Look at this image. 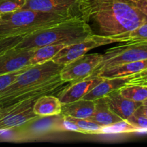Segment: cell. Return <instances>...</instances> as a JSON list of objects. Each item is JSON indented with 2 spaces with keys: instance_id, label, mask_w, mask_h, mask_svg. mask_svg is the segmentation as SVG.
<instances>
[{
  "instance_id": "cell-1",
  "label": "cell",
  "mask_w": 147,
  "mask_h": 147,
  "mask_svg": "<svg viewBox=\"0 0 147 147\" xmlns=\"http://www.w3.org/2000/svg\"><path fill=\"white\" fill-rule=\"evenodd\" d=\"M90 20L99 34L113 37L135 30L147 21V15L132 0H89Z\"/></svg>"
},
{
  "instance_id": "cell-2",
  "label": "cell",
  "mask_w": 147,
  "mask_h": 147,
  "mask_svg": "<svg viewBox=\"0 0 147 147\" xmlns=\"http://www.w3.org/2000/svg\"><path fill=\"white\" fill-rule=\"evenodd\" d=\"M92 34L89 22L80 20H70L24 36L15 47L33 49L48 45H69L82 41Z\"/></svg>"
},
{
  "instance_id": "cell-3",
  "label": "cell",
  "mask_w": 147,
  "mask_h": 147,
  "mask_svg": "<svg viewBox=\"0 0 147 147\" xmlns=\"http://www.w3.org/2000/svg\"><path fill=\"white\" fill-rule=\"evenodd\" d=\"M70 20L73 19L28 9L4 13L0 18V39L28 35Z\"/></svg>"
},
{
  "instance_id": "cell-4",
  "label": "cell",
  "mask_w": 147,
  "mask_h": 147,
  "mask_svg": "<svg viewBox=\"0 0 147 147\" xmlns=\"http://www.w3.org/2000/svg\"><path fill=\"white\" fill-rule=\"evenodd\" d=\"M63 67L62 65L50 60L43 64L27 67L17 76L15 80L8 87L0 92V102L17 91L34 87L59 76Z\"/></svg>"
},
{
  "instance_id": "cell-5",
  "label": "cell",
  "mask_w": 147,
  "mask_h": 147,
  "mask_svg": "<svg viewBox=\"0 0 147 147\" xmlns=\"http://www.w3.org/2000/svg\"><path fill=\"white\" fill-rule=\"evenodd\" d=\"M22 9L53 13L87 22L90 21L89 0H26Z\"/></svg>"
},
{
  "instance_id": "cell-6",
  "label": "cell",
  "mask_w": 147,
  "mask_h": 147,
  "mask_svg": "<svg viewBox=\"0 0 147 147\" xmlns=\"http://www.w3.org/2000/svg\"><path fill=\"white\" fill-rule=\"evenodd\" d=\"M144 60H147V41L125 42L106 50L102 55V62L89 77L110 67Z\"/></svg>"
},
{
  "instance_id": "cell-7",
  "label": "cell",
  "mask_w": 147,
  "mask_h": 147,
  "mask_svg": "<svg viewBox=\"0 0 147 147\" xmlns=\"http://www.w3.org/2000/svg\"><path fill=\"white\" fill-rule=\"evenodd\" d=\"M37 99L23 100L2 107L0 113V132L20 127L37 119L39 116L33 110Z\"/></svg>"
},
{
  "instance_id": "cell-8",
  "label": "cell",
  "mask_w": 147,
  "mask_h": 147,
  "mask_svg": "<svg viewBox=\"0 0 147 147\" xmlns=\"http://www.w3.org/2000/svg\"><path fill=\"white\" fill-rule=\"evenodd\" d=\"M132 85H147V69L140 73L122 77L103 78L102 81L82 99L95 100L105 97L110 92Z\"/></svg>"
},
{
  "instance_id": "cell-9",
  "label": "cell",
  "mask_w": 147,
  "mask_h": 147,
  "mask_svg": "<svg viewBox=\"0 0 147 147\" xmlns=\"http://www.w3.org/2000/svg\"><path fill=\"white\" fill-rule=\"evenodd\" d=\"M112 43H116V42L111 37L99 34H92L82 41L65 46L52 60L55 63L65 65L75 59L86 54L92 49Z\"/></svg>"
},
{
  "instance_id": "cell-10",
  "label": "cell",
  "mask_w": 147,
  "mask_h": 147,
  "mask_svg": "<svg viewBox=\"0 0 147 147\" xmlns=\"http://www.w3.org/2000/svg\"><path fill=\"white\" fill-rule=\"evenodd\" d=\"M102 60V54L84 55L63 65L60 72V78L64 82H76L89 77Z\"/></svg>"
},
{
  "instance_id": "cell-11",
  "label": "cell",
  "mask_w": 147,
  "mask_h": 147,
  "mask_svg": "<svg viewBox=\"0 0 147 147\" xmlns=\"http://www.w3.org/2000/svg\"><path fill=\"white\" fill-rule=\"evenodd\" d=\"M35 48L10 49L0 55V76L20 71L31 66L30 60Z\"/></svg>"
},
{
  "instance_id": "cell-12",
  "label": "cell",
  "mask_w": 147,
  "mask_h": 147,
  "mask_svg": "<svg viewBox=\"0 0 147 147\" xmlns=\"http://www.w3.org/2000/svg\"><path fill=\"white\" fill-rule=\"evenodd\" d=\"M103 78L99 76L87 77L76 82H71L57 93V97L62 105L82 99L86 93L99 84Z\"/></svg>"
},
{
  "instance_id": "cell-13",
  "label": "cell",
  "mask_w": 147,
  "mask_h": 147,
  "mask_svg": "<svg viewBox=\"0 0 147 147\" xmlns=\"http://www.w3.org/2000/svg\"><path fill=\"white\" fill-rule=\"evenodd\" d=\"M103 98L111 111L122 120L129 119L143 104L142 102L133 101L123 97L119 90L110 92Z\"/></svg>"
},
{
  "instance_id": "cell-14",
  "label": "cell",
  "mask_w": 147,
  "mask_h": 147,
  "mask_svg": "<svg viewBox=\"0 0 147 147\" xmlns=\"http://www.w3.org/2000/svg\"><path fill=\"white\" fill-rule=\"evenodd\" d=\"M146 69L147 60L130 62V63H122V64L104 69L98 72L92 77H95V76H99L101 78L122 77V76H126L140 73Z\"/></svg>"
},
{
  "instance_id": "cell-15",
  "label": "cell",
  "mask_w": 147,
  "mask_h": 147,
  "mask_svg": "<svg viewBox=\"0 0 147 147\" xmlns=\"http://www.w3.org/2000/svg\"><path fill=\"white\" fill-rule=\"evenodd\" d=\"M33 110L39 117L59 116L62 111V103L57 96L44 95L35 100Z\"/></svg>"
},
{
  "instance_id": "cell-16",
  "label": "cell",
  "mask_w": 147,
  "mask_h": 147,
  "mask_svg": "<svg viewBox=\"0 0 147 147\" xmlns=\"http://www.w3.org/2000/svg\"><path fill=\"white\" fill-rule=\"evenodd\" d=\"M95 102L92 100L80 99L76 101L62 105V116L76 119H90L95 111Z\"/></svg>"
},
{
  "instance_id": "cell-17",
  "label": "cell",
  "mask_w": 147,
  "mask_h": 147,
  "mask_svg": "<svg viewBox=\"0 0 147 147\" xmlns=\"http://www.w3.org/2000/svg\"><path fill=\"white\" fill-rule=\"evenodd\" d=\"M95 102L94 113L89 119L93 121L102 127L110 126L122 120L113 112L111 111L104 98L96 99L95 100Z\"/></svg>"
},
{
  "instance_id": "cell-18",
  "label": "cell",
  "mask_w": 147,
  "mask_h": 147,
  "mask_svg": "<svg viewBox=\"0 0 147 147\" xmlns=\"http://www.w3.org/2000/svg\"><path fill=\"white\" fill-rule=\"evenodd\" d=\"M66 45H48L35 48L34 54L30 60V65L43 64L52 60V59L59 53Z\"/></svg>"
},
{
  "instance_id": "cell-19",
  "label": "cell",
  "mask_w": 147,
  "mask_h": 147,
  "mask_svg": "<svg viewBox=\"0 0 147 147\" xmlns=\"http://www.w3.org/2000/svg\"><path fill=\"white\" fill-rule=\"evenodd\" d=\"M111 38L120 43L147 41V21L129 32L120 34Z\"/></svg>"
},
{
  "instance_id": "cell-20",
  "label": "cell",
  "mask_w": 147,
  "mask_h": 147,
  "mask_svg": "<svg viewBox=\"0 0 147 147\" xmlns=\"http://www.w3.org/2000/svg\"><path fill=\"white\" fill-rule=\"evenodd\" d=\"M123 97L136 102H144L147 99V85H132L119 90Z\"/></svg>"
},
{
  "instance_id": "cell-21",
  "label": "cell",
  "mask_w": 147,
  "mask_h": 147,
  "mask_svg": "<svg viewBox=\"0 0 147 147\" xmlns=\"http://www.w3.org/2000/svg\"><path fill=\"white\" fill-rule=\"evenodd\" d=\"M135 132H139V129L133 126L127 120H121L110 126L102 127L100 134H122Z\"/></svg>"
},
{
  "instance_id": "cell-22",
  "label": "cell",
  "mask_w": 147,
  "mask_h": 147,
  "mask_svg": "<svg viewBox=\"0 0 147 147\" xmlns=\"http://www.w3.org/2000/svg\"><path fill=\"white\" fill-rule=\"evenodd\" d=\"M63 117L74 122L78 127L81 129L82 134H99L102 126H99L93 121L88 119H76L70 116H63Z\"/></svg>"
},
{
  "instance_id": "cell-23",
  "label": "cell",
  "mask_w": 147,
  "mask_h": 147,
  "mask_svg": "<svg viewBox=\"0 0 147 147\" xmlns=\"http://www.w3.org/2000/svg\"><path fill=\"white\" fill-rule=\"evenodd\" d=\"M26 0H0V14L21 9Z\"/></svg>"
},
{
  "instance_id": "cell-24",
  "label": "cell",
  "mask_w": 147,
  "mask_h": 147,
  "mask_svg": "<svg viewBox=\"0 0 147 147\" xmlns=\"http://www.w3.org/2000/svg\"><path fill=\"white\" fill-rule=\"evenodd\" d=\"M127 121L139 129V132H147V118L138 110V109L129 119H127Z\"/></svg>"
},
{
  "instance_id": "cell-25",
  "label": "cell",
  "mask_w": 147,
  "mask_h": 147,
  "mask_svg": "<svg viewBox=\"0 0 147 147\" xmlns=\"http://www.w3.org/2000/svg\"><path fill=\"white\" fill-rule=\"evenodd\" d=\"M24 36H14L0 39V55L10 49L17 46Z\"/></svg>"
},
{
  "instance_id": "cell-26",
  "label": "cell",
  "mask_w": 147,
  "mask_h": 147,
  "mask_svg": "<svg viewBox=\"0 0 147 147\" xmlns=\"http://www.w3.org/2000/svg\"><path fill=\"white\" fill-rule=\"evenodd\" d=\"M26 68H27V67H26ZM24 69L20 70V71L14 72V73H8V74H4L0 76V92L2 91L3 90H4L7 87H8V86L15 80L17 76H18L22 71H23Z\"/></svg>"
},
{
  "instance_id": "cell-27",
  "label": "cell",
  "mask_w": 147,
  "mask_h": 147,
  "mask_svg": "<svg viewBox=\"0 0 147 147\" xmlns=\"http://www.w3.org/2000/svg\"><path fill=\"white\" fill-rule=\"evenodd\" d=\"M138 9L147 15V0H132Z\"/></svg>"
},
{
  "instance_id": "cell-28",
  "label": "cell",
  "mask_w": 147,
  "mask_h": 147,
  "mask_svg": "<svg viewBox=\"0 0 147 147\" xmlns=\"http://www.w3.org/2000/svg\"><path fill=\"white\" fill-rule=\"evenodd\" d=\"M138 110L147 118V105H141L139 108H138Z\"/></svg>"
},
{
  "instance_id": "cell-29",
  "label": "cell",
  "mask_w": 147,
  "mask_h": 147,
  "mask_svg": "<svg viewBox=\"0 0 147 147\" xmlns=\"http://www.w3.org/2000/svg\"><path fill=\"white\" fill-rule=\"evenodd\" d=\"M143 105H147V99L143 102Z\"/></svg>"
},
{
  "instance_id": "cell-30",
  "label": "cell",
  "mask_w": 147,
  "mask_h": 147,
  "mask_svg": "<svg viewBox=\"0 0 147 147\" xmlns=\"http://www.w3.org/2000/svg\"><path fill=\"white\" fill-rule=\"evenodd\" d=\"M1 109H2V107H1V106H0V113H1Z\"/></svg>"
},
{
  "instance_id": "cell-31",
  "label": "cell",
  "mask_w": 147,
  "mask_h": 147,
  "mask_svg": "<svg viewBox=\"0 0 147 147\" xmlns=\"http://www.w3.org/2000/svg\"><path fill=\"white\" fill-rule=\"evenodd\" d=\"M1 14H0V18H1Z\"/></svg>"
}]
</instances>
